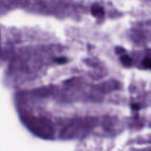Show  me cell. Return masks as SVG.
Returning <instances> with one entry per match:
<instances>
[{
    "instance_id": "cell-1",
    "label": "cell",
    "mask_w": 151,
    "mask_h": 151,
    "mask_svg": "<svg viewBox=\"0 0 151 151\" xmlns=\"http://www.w3.org/2000/svg\"><path fill=\"white\" fill-rule=\"evenodd\" d=\"M91 13L94 17L100 18L104 16V9L98 4H93L91 8Z\"/></svg>"
},
{
    "instance_id": "cell-2",
    "label": "cell",
    "mask_w": 151,
    "mask_h": 151,
    "mask_svg": "<svg viewBox=\"0 0 151 151\" xmlns=\"http://www.w3.org/2000/svg\"><path fill=\"white\" fill-rule=\"evenodd\" d=\"M120 60L122 63V64L126 66H131V63H132V59L128 55H123L120 58Z\"/></svg>"
},
{
    "instance_id": "cell-3",
    "label": "cell",
    "mask_w": 151,
    "mask_h": 151,
    "mask_svg": "<svg viewBox=\"0 0 151 151\" xmlns=\"http://www.w3.org/2000/svg\"><path fill=\"white\" fill-rule=\"evenodd\" d=\"M143 66L146 69H151V57H147L143 60Z\"/></svg>"
},
{
    "instance_id": "cell-4",
    "label": "cell",
    "mask_w": 151,
    "mask_h": 151,
    "mask_svg": "<svg viewBox=\"0 0 151 151\" xmlns=\"http://www.w3.org/2000/svg\"><path fill=\"white\" fill-rule=\"evenodd\" d=\"M55 61L56 63H59V64H63V63L67 62V59L65 57H60V58H55Z\"/></svg>"
},
{
    "instance_id": "cell-5",
    "label": "cell",
    "mask_w": 151,
    "mask_h": 151,
    "mask_svg": "<svg viewBox=\"0 0 151 151\" xmlns=\"http://www.w3.org/2000/svg\"><path fill=\"white\" fill-rule=\"evenodd\" d=\"M3 32L2 29L0 28V55L2 53V50H3Z\"/></svg>"
},
{
    "instance_id": "cell-6",
    "label": "cell",
    "mask_w": 151,
    "mask_h": 151,
    "mask_svg": "<svg viewBox=\"0 0 151 151\" xmlns=\"http://www.w3.org/2000/svg\"><path fill=\"white\" fill-rule=\"evenodd\" d=\"M116 53H122L124 51H125V50H124L123 48H122V47H118L117 48H116Z\"/></svg>"
},
{
    "instance_id": "cell-7",
    "label": "cell",
    "mask_w": 151,
    "mask_h": 151,
    "mask_svg": "<svg viewBox=\"0 0 151 151\" xmlns=\"http://www.w3.org/2000/svg\"><path fill=\"white\" fill-rule=\"evenodd\" d=\"M132 109L134 110H138L139 109V106L138 104H133L132 105Z\"/></svg>"
}]
</instances>
